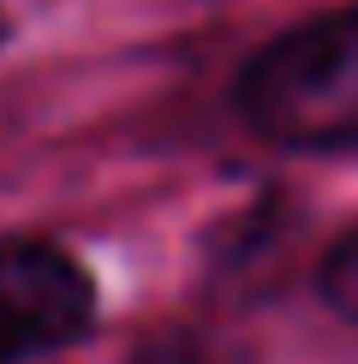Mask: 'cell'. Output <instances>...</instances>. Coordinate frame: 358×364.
<instances>
[{
	"mask_svg": "<svg viewBox=\"0 0 358 364\" xmlns=\"http://www.w3.org/2000/svg\"><path fill=\"white\" fill-rule=\"evenodd\" d=\"M317 293H322V305L335 311V316L358 323V227L322 257V269H317Z\"/></svg>",
	"mask_w": 358,
	"mask_h": 364,
	"instance_id": "3957f363",
	"label": "cell"
},
{
	"mask_svg": "<svg viewBox=\"0 0 358 364\" xmlns=\"http://www.w3.org/2000/svg\"><path fill=\"white\" fill-rule=\"evenodd\" d=\"M239 108L281 149H358V6L257 48L239 72Z\"/></svg>",
	"mask_w": 358,
	"mask_h": 364,
	"instance_id": "6da1fadb",
	"label": "cell"
},
{
	"mask_svg": "<svg viewBox=\"0 0 358 364\" xmlns=\"http://www.w3.org/2000/svg\"><path fill=\"white\" fill-rule=\"evenodd\" d=\"M96 316V281L78 257L42 239L0 245V364L78 341Z\"/></svg>",
	"mask_w": 358,
	"mask_h": 364,
	"instance_id": "7a4b0ae2",
	"label": "cell"
},
{
	"mask_svg": "<svg viewBox=\"0 0 358 364\" xmlns=\"http://www.w3.org/2000/svg\"><path fill=\"white\" fill-rule=\"evenodd\" d=\"M0 42H6V18H0Z\"/></svg>",
	"mask_w": 358,
	"mask_h": 364,
	"instance_id": "277c9868",
	"label": "cell"
}]
</instances>
